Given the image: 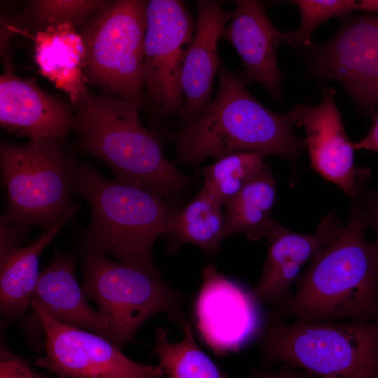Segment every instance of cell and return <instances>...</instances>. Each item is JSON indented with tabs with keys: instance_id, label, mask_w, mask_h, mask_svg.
<instances>
[{
	"instance_id": "6da1fadb",
	"label": "cell",
	"mask_w": 378,
	"mask_h": 378,
	"mask_svg": "<svg viewBox=\"0 0 378 378\" xmlns=\"http://www.w3.org/2000/svg\"><path fill=\"white\" fill-rule=\"evenodd\" d=\"M348 224L310 260L278 317L308 321H378V250L365 238L368 224L353 200Z\"/></svg>"
},
{
	"instance_id": "7a4b0ae2",
	"label": "cell",
	"mask_w": 378,
	"mask_h": 378,
	"mask_svg": "<svg viewBox=\"0 0 378 378\" xmlns=\"http://www.w3.org/2000/svg\"><path fill=\"white\" fill-rule=\"evenodd\" d=\"M216 97L195 121L164 138L175 147V163L197 166L209 158L218 160L242 152L281 157L295 165L306 148L296 135L288 113L270 110L248 92L241 74L221 63Z\"/></svg>"
},
{
	"instance_id": "3957f363",
	"label": "cell",
	"mask_w": 378,
	"mask_h": 378,
	"mask_svg": "<svg viewBox=\"0 0 378 378\" xmlns=\"http://www.w3.org/2000/svg\"><path fill=\"white\" fill-rule=\"evenodd\" d=\"M144 99L94 94L86 88L74 106L78 150L106 163L115 181L171 201L188 188L190 181L164 156L160 136L142 124Z\"/></svg>"
},
{
	"instance_id": "277c9868",
	"label": "cell",
	"mask_w": 378,
	"mask_h": 378,
	"mask_svg": "<svg viewBox=\"0 0 378 378\" xmlns=\"http://www.w3.org/2000/svg\"><path fill=\"white\" fill-rule=\"evenodd\" d=\"M74 186L91 211L90 223L78 239L79 251L110 254L126 265L160 273L151 253L177 211L171 201L143 188L108 181L92 164L79 161Z\"/></svg>"
},
{
	"instance_id": "5b68a950",
	"label": "cell",
	"mask_w": 378,
	"mask_h": 378,
	"mask_svg": "<svg viewBox=\"0 0 378 378\" xmlns=\"http://www.w3.org/2000/svg\"><path fill=\"white\" fill-rule=\"evenodd\" d=\"M76 162L58 139L34 138L23 145L1 142L7 209L1 220L24 232L34 225L46 230L75 212Z\"/></svg>"
},
{
	"instance_id": "8992f818",
	"label": "cell",
	"mask_w": 378,
	"mask_h": 378,
	"mask_svg": "<svg viewBox=\"0 0 378 378\" xmlns=\"http://www.w3.org/2000/svg\"><path fill=\"white\" fill-rule=\"evenodd\" d=\"M265 360L321 378H378V321H276L261 342Z\"/></svg>"
},
{
	"instance_id": "52a82bcc",
	"label": "cell",
	"mask_w": 378,
	"mask_h": 378,
	"mask_svg": "<svg viewBox=\"0 0 378 378\" xmlns=\"http://www.w3.org/2000/svg\"><path fill=\"white\" fill-rule=\"evenodd\" d=\"M82 269L83 293L99 307L108 322L109 340L120 349L132 342L155 314L164 313L180 326L187 318L182 295L160 273L115 262L98 251L84 254Z\"/></svg>"
},
{
	"instance_id": "ba28073f",
	"label": "cell",
	"mask_w": 378,
	"mask_h": 378,
	"mask_svg": "<svg viewBox=\"0 0 378 378\" xmlns=\"http://www.w3.org/2000/svg\"><path fill=\"white\" fill-rule=\"evenodd\" d=\"M148 1H106L83 22L84 76L105 94L135 99L142 95Z\"/></svg>"
},
{
	"instance_id": "9c48e42d",
	"label": "cell",
	"mask_w": 378,
	"mask_h": 378,
	"mask_svg": "<svg viewBox=\"0 0 378 378\" xmlns=\"http://www.w3.org/2000/svg\"><path fill=\"white\" fill-rule=\"evenodd\" d=\"M195 23L181 1H148L142 90L158 120L183 108L181 74Z\"/></svg>"
},
{
	"instance_id": "30bf717a",
	"label": "cell",
	"mask_w": 378,
	"mask_h": 378,
	"mask_svg": "<svg viewBox=\"0 0 378 378\" xmlns=\"http://www.w3.org/2000/svg\"><path fill=\"white\" fill-rule=\"evenodd\" d=\"M46 337L35 364L62 378H164L158 365L136 363L105 337L63 324L31 307Z\"/></svg>"
},
{
	"instance_id": "8fae6325",
	"label": "cell",
	"mask_w": 378,
	"mask_h": 378,
	"mask_svg": "<svg viewBox=\"0 0 378 378\" xmlns=\"http://www.w3.org/2000/svg\"><path fill=\"white\" fill-rule=\"evenodd\" d=\"M316 75L339 82L364 113L378 104V15L344 19L335 36L313 56Z\"/></svg>"
},
{
	"instance_id": "7c38bea8",
	"label": "cell",
	"mask_w": 378,
	"mask_h": 378,
	"mask_svg": "<svg viewBox=\"0 0 378 378\" xmlns=\"http://www.w3.org/2000/svg\"><path fill=\"white\" fill-rule=\"evenodd\" d=\"M335 95V90L328 88L318 105L298 104L288 115L293 125L305 131L312 168L354 200L371 172L354 165V143L345 132Z\"/></svg>"
},
{
	"instance_id": "4fadbf2b",
	"label": "cell",
	"mask_w": 378,
	"mask_h": 378,
	"mask_svg": "<svg viewBox=\"0 0 378 378\" xmlns=\"http://www.w3.org/2000/svg\"><path fill=\"white\" fill-rule=\"evenodd\" d=\"M202 283L194 304L199 335L216 354L239 350L255 334L258 303L251 292L219 272L204 267Z\"/></svg>"
},
{
	"instance_id": "5bb4252c",
	"label": "cell",
	"mask_w": 378,
	"mask_h": 378,
	"mask_svg": "<svg viewBox=\"0 0 378 378\" xmlns=\"http://www.w3.org/2000/svg\"><path fill=\"white\" fill-rule=\"evenodd\" d=\"M343 226L333 212L312 234L293 232L275 220L266 238L267 252L260 277L251 291L255 301L273 307L276 313L285 307L303 265L331 242Z\"/></svg>"
},
{
	"instance_id": "9a60e30c",
	"label": "cell",
	"mask_w": 378,
	"mask_h": 378,
	"mask_svg": "<svg viewBox=\"0 0 378 378\" xmlns=\"http://www.w3.org/2000/svg\"><path fill=\"white\" fill-rule=\"evenodd\" d=\"M9 58L0 77V123L18 136L61 139L75 127L71 105L14 74Z\"/></svg>"
},
{
	"instance_id": "2e32d148",
	"label": "cell",
	"mask_w": 378,
	"mask_h": 378,
	"mask_svg": "<svg viewBox=\"0 0 378 378\" xmlns=\"http://www.w3.org/2000/svg\"><path fill=\"white\" fill-rule=\"evenodd\" d=\"M232 17L220 39L237 50L245 70L246 82L262 85L273 99L281 96L283 74L278 67L276 51L286 32L278 30L268 18L261 1L235 0Z\"/></svg>"
},
{
	"instance_id": "e0dca14e",
	"label": "cell",
	"mask_w": 378,
	"mask_h": 378,
	"mask_svg": "<svg viewBox=\"0 0 378 378\" xmlns=\"http://www.w3.org/2000/svg\"><path fill=\"white\" fill-rule=\"evenodd\" d=\"M223 2L195 1V30L181 74L183 106L179 117L184 126L197 120L211 102L214 78L220 64L218 41L226 23L232 17V12L223 8Z\"/></svg>"
},
{
	"instance_id": "ac0fdd59",
	"label": "cell",
	"mask_w": 378,
	"mask_h": 378,
	"mask_svg": "<svg viewBox=\"0 0 378 378\" xmlns=\"http://www.w3.org/2000/svg\"><path fill=\"white\" fill-rule=\"evenodd\" d=\"M75 264L74 255L56 252L40 272L31 307L39 308L63 324L88 330L109 340L108 322L87 302L76 280Z\"/></svg>"
},
{
	"instance_id": "d6986e66",
	"label": "cell",
	"mask_w": 378,
	"mask_h": 378,
	"mask_svg": "<svg viewBox=\"0 0 378 378\" xmlns=\"http://www.w3.org/2000/svg\"><path fill=\"white\" fill-rule=\"evenodd\" d=\"M34 60L40 73L70 97L74 107L87 88L84 76L85 46L71 23L49 26L31 36Z\"/></svg>"
},
{
	"instance_id": "ffe728a7",
	"label": "cell",
	"mask_w": 378,
	"mask_h": 378,
	"mask_svg": "<svg viewBox=\"0 0 378 378\" xmlns=\"http://www.w3.org/2000/svg\"><path fill=\"white\" fill-rule=\"evenodd\" d=\"M74 214L44 230L28 246L0 248V313L4 320L21 318L26 314L40 275L39 256Z\"/></svg>"
},
{
	"instance_id": "44dd1931",
	"label": "cell",
	"mask_w": 378,
	"mask_h": 378,
	"mask_svg": "<svg viewBox=\"0 0 378 378\" xmlns=\"http://www.w3.org/2000/svg\"><path fill=\"white\" fill-rule=\"evenodd\" d=\"M223 204L218 197L204 186L198 193L181 209H177L169 229L162 237L169 253L181 244L197 246L206 255L215 256L225 236Z\"/></svg>"
},
{
	"instance_id": "7402d4cb",
	"label": "cell",
	"mask_w": 378,
	"mask_h": 378,
	"mask_svg": "<svg viewBox=\"0 0 378 378\" xmlns=\"http://www.w3.org/2000/svg\"><path fill=\"white\" fill-rule=\"evenodd\" d=\"M276 200V181L269 164L224 204L225 238L243 234L251 241L267 238L275 220L271 213Z\"/></svg>"
},
{
	"instance_id": "603a6c76",
	"label": "cell",
	"mask_w": 378,
	"mask_h": 378,
	"mask_svg": "<svg viewBox=\"0 0 378 378\" xmlns=\"http://www.w3.org/2000/svg\"><path fill=\"white\" fill-rule=\"evenodd\" d=\"M181 326L183 337L178 342H170L164 328L159 327L155 331L153 351L164 378H227L198 346L187 318Z\"/></svg>"
},
{
	"instance_id": "cb8c5ba5",
	"label": "cell",
	"mask_w": 378,
	"mask_h": 378,
	"mask_svg": "<svg viewBox=\"0 0 378 378\" xmlns=\"http://www.w3.org/2000/svg\"><path fill=\"white\" fill-rule=\"evenodd\" d=\"M265 155L256 152L242 151L222 157L204 167V186L212 191L224 204L265 167Z\"/></svg>"
},
{
	"instance_id": "d4e9b609",
	"label": "cell",
	"mask_w": 378,
	"mask_h": 378,
	"mask_svg": "<svg viewBox=\"0 0 378 378\" xmlns=\"http://www.w3.org/2000/svg\"><path fill=\"white\" fill-rule=\"evenodd\" d=\"M301 16L298 28L286 33L284 41L292 46L312 47V34L315 29L335 16L360 11L358 1L354 0H294Z\"/></svg>"
},
{
	"instance_id": "484cf974",
	"label": "cell",
	"mask_w": 378,
	"mask_h": 378,
	"mask_svg": "<svg viewBox=\"0 0 378 378\" xmlns=\"http://www.w3.org/2000/svg\"><path fill=\"white\" fill-rule=\"evenodd\" d=\"M106 1L100 0H36L30 2V14L36 31L49 26L71 23L83 24Z\"/></svg>"
},
{
	"instance_id": "4316f807",
	"label": "cell",
	"mask_w": 378,
	"mask_h": 378,
	"mask_svg": "<svg viewBox=\"0 0 378 378\" xmlns=\"http://www.w3.org/2000/svg\"><path fill=\"white\" fill-rule=\"evenodd\" d=\"M0 378H62L50 377L33 370L22 357L12 352L4 340L0 344Z\"/></svg>"
},
{
	"instance_id": "83f0119b",
	"label": "cell",
	"mask_w": 378,
	"mask_h": 378,
	"mask_svg": "<svg viewBox=\"0 0 378 378\" xmlns=\"http://www.w3.org/2000/svg\"><path fill=\"white\" fill-rule=\"evenodd\" d=\"M356 199L362 207L368 227L373 229L378 250V189H371L364 185Z\"/></svg>"
},
{
	"instance_id": "f1b7e54d",
	"label": "cell",
	"mask_w": 378,
	"mask_h": 378,
	"mask_svg": "<svg viewBox=\"0 0 378 378\" xmlns=\"http://www.w3.org/2000/svg\"><path fill=\"white\" fill-rule=\"evenodd\" d=\"M372 116L373 122L367 135L354 143L355 150H368L378 153V111Z\"/></svg>"
},
{
	"instance_id": "f546056e",
	"label": "cell",
	"mask_w": 378,
	"mask_h": 378,
	"mask_svg": "<svg viewBox=\"0 0 378 378\" xmlns=\"http://www.w3.org/2000/svg\"><path fill=\"white\" fill-rule=\"evenodd\" d=\"M307 372L303 374L298 371L295 368L284 365L277 372L258 371L255 372L251 378H312Z\"/></svg>"
},
{
	"instance_id": "4dcf8cb0",
	"label": "cell",
	"mask_w": 378,
	"mask_h": 378,
	"mask_svg": "<svg viewBox=\"0 0 378 378\" xmlns=\"http://www.w3.org/2000/svg\"><path fill=\"white\" fill-rule=\"evenodd\" d=\"M360 11L368 15H378V0L358 1Z\"/></svg>"
}]
</instances>
